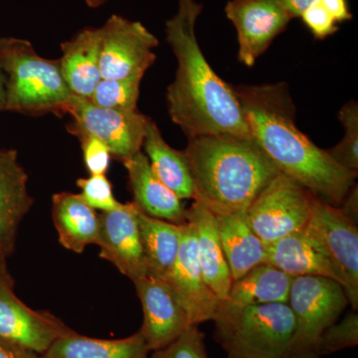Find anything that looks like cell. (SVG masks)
Wrapping results in <instances>:
<instances>
[{
  "mask_svg": "<svg viewBox=\"0 0 358 358\" xmlns=\"http://www.w3.org/2000/svg\"><path fill=\"white\" fill-rule=\"evenodd\" d=\"M202 10L196 0H178V10L166 23V41L178 61L166 92L171 121L187 138L217 134L253 138L234 88L214 72L200 48L196 22Z\"/></svg>",
  "mask_w": 358,
  "mask_h": 358,
  "instance_id": "1",
  "label": "cell"
},
{
  "mask_svg": "<svg viewBox=\"0 0 358 358\" xmlns=\"http://www.w3.org/2000/svg\"><path fill=\"white\" fill-rule=\"evenodd\" d=\"M250 134L280 173L315 196L339 206L357 173L336 164L294 124V106L282 83L234 88Z\"/></svg>",
  "mask_w": 358,
  "mask_h": 358,
  "instance_id": "2",
  "label": "cell"
},
{
  "mask_svg": "<svg viewBox=\"0 0 358 358\" xmlns=\"http://www.w3.org/2000/svg\"><path fill=\"white\" fill-rule=\"evenodd\" d=\"M195 201L215 216L246 211L281 173L253 138L231 134L188 138Z\"/></svg>",
  "mask_w": 358,
  "mask_h": 358,
  "instance_id": "3",
  "label": "cell"
},
{
  "mask_svg": "<svg viewBox=\"0 0 358 358\" xmlns=\"http://www.w3.org/2000/svg\"><path fill=\"white\" fill-rule=\"evenodd\" d=\"M6 110L63 117L74 98L59 60L40 56L28 40L7 37L3 49Z\"/></svg>",
  "mask_w": 358,
  "mask_h": 358,
  "instance_id": "4",
  "label": "cell"
},
{
  "mask_svg": "<svg viewBox=\"0 0 358 358\" xmlns=\"http://www.w3.org/2000/svg\"><path fill=\"white\" fill-rule=\"evenodd\" d=\"M215 339L228 358H288L294 329L288 303L236 306L220 301Z\"/></svg>",
  "mask_w": 358,
  "mask_h": 358,
  "instance_id": "5",
  "label": "cell"
},
{
  "mask_svg": "<svg viewBox=\"0 0 358 358\" xmlns=\"http://www.w3.org/2000/svg\"><path fill=\"white\" fill-rule=\"evenodd\" d=\"M288 305L294 320L288 358H322V334L338 322L350 305L345 289L329 278L296 277L289 289Z\"/></svg>",
  "mask_w": 358,
  "mask_h": 358,
  "instance_id": "6",
  "label": "cell"
},
{
  "mask_svg": "<svg viewBox=\"0 0 358 358\" xmlns=\"http://www.w3.org/2000/svg\"><path fill=\"white\" fill-rule=\"evenodd\" d=\"M301 232L338 271L348 303L352 310H357V223L338 206L313 195L310 219Z\"/></svg>",
  "mask_w": 358,
  "mask_h": 358,
  "instance_id": "7",
  "label": "cell"
},
{
  "mask_svg": "<svg viewBox=\"0 0 358 358\" xmlns=\"http://www.w3.org/2000/svg\"><path fill=\"white\" fill-rule=\"evenodd\" d=\"M313 197L307 188L279 173L247 209L251 227L265 245L301 232L310 219Z\"/></svg>",
  "mask_w": 358,
  "mask_h": 358,
  "instance_id": "8",
  "label": "cell"
},
{
  "mask_svg": "<svg viewBox=\"0 0 358 358\" xmlns=\"http://www.w3.org/2000/svg\"><path fill=\"white\" fill-rule=\"evenodd\" d=\"M66 115L71 122L66 129L73 136H91L109 148L120 162L143 150V138L150 117L140 110H120L99 107L86 99L74 96Z\"/></svg>",
  "mask_w": 358,
  "mask_h": 358,
  "instance_id": "9",
  "label": "cell"
},
{
  "mask_svg": "<svg viewBox=\"0 0 358 358\" xmlns=\"http://www.w3.org/2000/svg\"><path fill=\"white\" fill-rule=\"evenodd\" d=\"M102 79H143L154 65L159 39L140 21L113 14L100 27Z\"/></svg>",
  "mask_w": 358,
  "mask_h": 358,
  "instance_id": "10",
  "label": "cell"
},
{
  "mask_svg": "<svg viewBox=\"0 0 358 358\" xmlns=\"http://www.w3.org/2000/svg\"><path fill=\"white\" fill-rule=\"evenodd\" d=\"M70 331L52 313L26 306L14 293L7 263H0V338L40 355Z\"/></svg>",
  "mask_w": 358,
  "mask_h": 358,
  "instance_id": "11",
  "label": "cell"
},
{
  "mask_svg": "<svg viewBox=\"0 0 358 358\" xmlns=\"http://www.w3.org/2000/svg\"><path fill=\"white\" fill-rule=\"evenodd\" d=\"M162 280L185 310L192 326L213 320L221 301L205 282L192 223L183 224L178 257Z\"/></svg>",
  "mask_w": 358,
  "mask_h": 358,
  "instance_id": "12",
  "label": "cell"
},
{
  "mask_svg": "<svg viewBox=\"0 0 358 358\" xmlns=\"http://www.w3.org/2000/svg\"><path fill=\"white\" fill-rule=\"evenodd\" d=\"M225 13L236 28L238 58L248 67L294 20L280 0H230Z\"/></svg>",
  "mask_w": 358,
  "mask_h": 358,
  "instance_id": "13",
  "label": "cell"
},
{
  "mask_svg": "<svg viewBox=\"0 0 358 358\" xmlns=\"http://www.w3.org/2000/svg\"><path fill=\"white\" fill-rule=\"evenodd\" d=\"M98 246L100 257L134 282L148 275L140 228L133 202L101 212Z\"/></svg>",
  "mask_w": 358,
  "mask_h": 358,
  "instance_id": "14",
  "label": "cell"
},
{
  "mask_svg": "<svg viewBox=\"0 0 358 358\" xmlns=\"http://www.w3.org/2000/svg\"><path fill=\"white\" fill-rule=\"evenodd\" d=\"M134 284L143 307L140 331L150 352L169 345L192 326L164 280L148 275Z\"/></svg>",
  "mask_w": 358,
  "mask_h": 358,
  "instance_id": "15",
  "label": "cell"
},
{
  "mask_svg": "<svg viewBox=\"0 0 358 358\" xmlns=\"http://www.w3.org/2000/svg\"><path fill=\"white\" fill-rule=\"evenodd\" d=\"M33 203L17 150L0 148V263L13 255L20 224Z\"/></svg>",
  "mask_w": 358,
  "mask_h": 358,
  "instance_id": "16",
  "label": "cell"
},
{
  "mask_svg": "<svg viewBox=\"0 0 358 358\" xmlns=\"http://www.w3.org/2000/svg\"><path fill=\"white\" fill-rule=\"evenodd\" d=\"M128 171L133 203L152 217L185 224L187 208L182 200L155 176L143 150L122 162Z\"/></svg>",
  "mask_w": 358,
  "mask_h": 358,
  "instance_id": "17",
  "label": "cell"
},
{
  "mask_svg": "<svg viewBox=\"0 0 358 358\" xmlns=\"http://www.w3.org/2000/svg\"><path fill=\"white\" fill-rule=\"evenodd\" d=\"M59 60L66 83L75 96L90 100L102 80L100 27H86L61 44Z\"/></svg>",
  "mask_w": 358,
  "mask_h": 358,
  "instance_id": "18",
  "label": "cell"
},
{
  "mask_svg": "<svg viewBox=\"0 0 358 358\" xmlns=\"http://www.w3.org/2000/svg\"><path fill=\"white\" fill-rule=\"evenodd\" d=\"M186 220L193 225L197 254L205 282L221 301L229 294L232 277L219 237L217 219L199 201L187 208Z\"/></svg>",
  "mask_w": 358,
  "mask_h": 358,
  "instance_id": "19",
  "label": "cell"
},
{
  "mask_svg": "<svg viewBox=\"0 0 358 358\" xmlns=\"http://www.w3.org/2000/svg\"><path fill=\"white\" fill-rule=\"evenodd\" d=\"M51 213L59 242L65 249L82 254L89 245L98 244L99 214L78 193H55L52 196Z\"/></svg>",
  "mask_w": 358,
  "mask_h": 358,
  "instance_id": "20",
  "label": "cell"
},
{
  "mask_svg": "<svg viewBox=\"0 0 358 358\" xmlns=\"http://www.w3.org/2000/svg\"><path fill=\"white\" fill-rule=\"evenodd\" d=\"M216 219L224 255L233 281L266 263V245L251 227L247 210L218 215Z\"/></svg>",
  "mask_w": 358,
  "mask_h": 358,
  "instance_id": "21",
  "label": "cell"
},
{
  "mask_svg": "<svg viewBox=\"0 0 358 358\" xmlns=\"http://www.w3.org/2000/svg\"><path fill=\"white\" fill-rule=\"evenodd\" d=\"M266 263L292 277L317 275L329 278L343 287V278L333 263L301 231L266 245Z\"/></svg>",
  "mask_w": 358,
  "mask_h": 358,
  "instance_id": "22",
  "label": "cell"
},
{
  "mask_svg": "<svg viewBox=\"0 0 358 358\" xmlns=\"http://www.w3.org/2000/svg\"><path fill=\"white\" fill-rule=\"evenodd\" d=\"M143 154L152 173L181 200L194 199V186L185 150H176L162 136L157 122L148 119L143 138Z\"/></svg>",
  "mask_w": 358,
  "mask_h": 358,
  "instance_id": "23",
  "label": "cell"
},
{
  "mask_svg": "<svg viewBox=\"0 0 358 358\" xmlns=\"http://www.w3.org/2000/svg\"><path fill=\"white\" fill-rule=\"evenodd\" d=\"M150 350L143 334L120 339H100L75 331L56 339L42 358H148Z\"/></svg>",
  "mask_w": 358,
  "mask_h": 358,
  "instance_id": "24",
  "label": "cell"
},
{
  "mask_svg": "<svg viewBox=\"0 0 358 358\" xmlns=\"http://www.w3.org/2000/svg\"><path fill=\"white\" fill-rule=\"evenodd\" d=\"M136 208L148 275L162 279L178 257L183 224L152 217Z\"/></svg>",
  "mask_w": 358,
  "mask_h": 358,
  "instance_id": "25",
  "label": "cell"
},
{
  "mask_svg": "<svg viewBox=\"0 0 358 358\" xmlns=\"http://www.w3.org/2000/svg\"><path fill=\"white\" fill-rule=\"evenodd\" d=\"M293 280L271 264L263 263L232 282L225 301L236 306L288 303Z\"/></svg>",
  "mask_w": 358,
  "mask_h": 358,
  "instance_id": "26",
  "label": "cell"
},
{
  "mask_svg": "<svg viewBox=\"0 0 358 358\" xmlns=\"http://www.w3.org/2000/svg\"><path fill=\"white\" fill-rule=\"evenodd\" d=\"M141 80V78L102 79L89 101L108 109L138 110Z\"/></svg>",
  "mask_w": 358,
  "mask_h": 358,
  "instance_id": "27",
  "label": "cell"
},
{
  "mask_svg": "<svg viewBox=\"0 0 358 358\" xmlns=\"http://www.w3.org/2000/svg\"><path fill=\"white\" fill-rule=\"evenodd\" d=\"M338 120L345 129V136L336 147L327 150V154L343 169L357 173L358 103L355 101L345 103L339 110Z\"/></svg>",
  "mask_w": 358,
  "mask_h": 358,
  "instance_id": "28",
  "label": "cell"
},
{
  "mask_svg": "<svg viewBox=\"0 0 358 358\" xmlns=\"http://www.w3.org/2000/svg\"><path fill=\"white\" fill-rule=\"evenodd\" d=\"M358 345V313L352 310L341 322L327 327L320 341V353L324 355L355 348Z\"/></svg>",
  "mask_w": 358,
  "mask_h": 358,
  "instance_id": "29",
  "label": "cell"
},
{
  "mask_svg": "<svg viewBox=\"0 0 358 358\" xmlns=\"http://www.w3.org/2000/svg\"><path fill=\"white\" fill-rule=\"evenodd\" d=\"M82 200L95 210L107 212L119 208L122 203L117 201L113 190L112 182L107 176H90L77 180Z\"/></svg>",
  "mask_w": 358,
  "mask_h": 358,
  "instance_id": "30",
  "label": "cell"
},
{
  "mask_svg": "<svg viewBox=\"0 0 358 358\" xmlns=\"http://www.w3.org/2000/svg\"><path fill=\"white\" fill-rule=\"evenodd\" d=\"M150 358H209L204 334L192 326L169 345L152 352Z\"/></svg>",
  "mask_w": 358,
  "mask_h": 358,
  "instance_id": "31",
  "label": "cell"
},
{
  "mask_svg": "<svg viewBox=\"0 0 358 358\" xmlns=\"http://www.w3.org/2000/svg\"><path fill=\"white\" fill-rule=\"evenodd\" d=\"M84 164L90 176H107L110 154L109 148L98 138L91 136H79Z\"/></svg>",
  "mask_w": 358,
  "mask_h": 358,
  "instance_id": "32",
  "label": "cell"
},
{
  "mask_svg": "<svg viewBox=\"0 0 358 358\" xmlns=\"http://www.w3.org/2000/svg\"><path fill=\"white\" fill-rule=\"evenodd\" d=\"M300 18L317 39L327 38L338 30V23L322 7L319 0L312 6L308 7L307 10L301 14Z\"/></svg>",
  "mask_w": 358,
  "mask_h": 358,
  "instance_id": "33",
  "label": "cell"
},
{
  "mask_svg": "<svg viewBox=\"0 0 358 358\" xmlns=\"http://www.w3.org/2000/svg\"><path fill=\"white\" fill-rule=\"evenodd\" d=\"M322 7L333 16L336 23L345 22L352 18L348 0H319Z\"/></svg>",
  "mask_w": 358,
  "mask_h": 358,
  "instance_id": "34",
  "label": "cell"
},
{
  "mask_svg": "<svg viewBox=\"0 0 358 358\" xmlns=\"http://www.w3.org/2000/svg\"><path fill=\"white\" fill-rule=\"evenodd\" d=\"M0 358H41L37 353L0 338Z\"/></svg>",
  "mask_w": 358,
  "mask_h": 358,
  "instance_id": "35",
  "label": "cell"
},
{
  "mask_svg": "<svg viewBox=\"0 0 358 358\" xmlns=\"http://www.w3.org/2000/svg\"><path fill=\"white\" fill-rule=\"evenodd\" d=\"M339 208L345 212V215L358 223V189L357 185L350 188V192L346 194L345 199H343V203L339 205Z\"/></svg>",
  "mask_w": 358,
  "mask_h": 358,
  "instance_id": "36",
  "label": "cell"
},
{
  "mask_svg": "<svg viewBox=\"0 0 358 358\" xmlns=\"http://www.w3.org/2000/svg\"><path fill=\"white\" fill-rule=\"evenodd\" d=\"M317 0H280L285 8L293 16V18L301 17L308 7L312 6Z\"/></svg>",
  "mask_w": 358,
  "mask_h": 358,
  "instance_id": "37",
  "label": "cell"
},
{
  "mask_svg": "<svg viewBox=\"0 0 358 358\" xmlns=\"http://www.w3.org/2000/svg\"><path fill=\"white\" fill-rule=\"evenodd\" d=\"M7 37H0V112L6 110V76L3 69V49Z\"/></svg>",
  "mask_w": 358,
  "mask_h": 358,
  "instance_id": "38",
  "label": "cell"
},
{
  "mask_svg": "<svg viewBox=\"0 0 358 358\" xmlns=\"http://www.w3.org/2000/svg\"><path fill=\"white\" fill-rule=\"evenodd\" d=\"M110 1V0H85V3L90 8H99V7L103 6V4Z\"/></svg>",
  "mask_w": 358,
  "mask_h": 358,
  "instance_id": "39",
  "label": "cell"
}]
</instances>
